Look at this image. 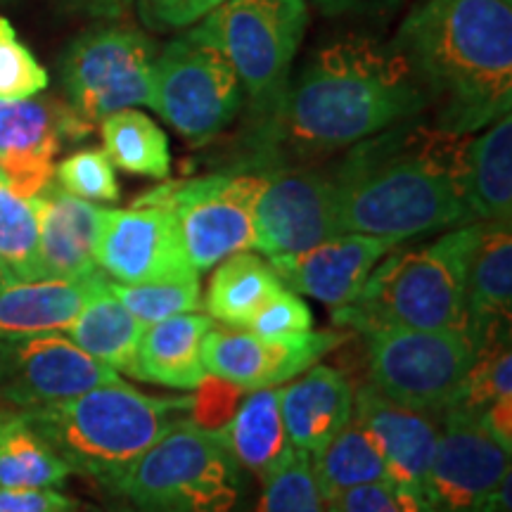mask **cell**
Masks as SVG:
<instances>
[{
	"label": "cell",
	"instance_id": "30bf717a",
	"mask_svg": "<svg viewBox=\"0 0 512 512\" xmlns=\"http://www.w3.org/2000/svg\"><path fill=\"white\" fill-rule=\"evenodd\" d=\"M245 93L228 57L192 31L162 48L152 72V110L192 145L219 138Z\"/></svg>",
	"mask_w": 512,
	"mask_h": 512
},
{
	"label": "cell",
	"instance_id": "7dc6e473",
	"mask_svg": "<svg viewBox=\"0 0 512 512\" xmlns=\"http://www.w3.org/2000/svg\"><path fill=\"white\" fill-rule=\"evenodd\" d=\"M505 3H510V0H505Z\"/></svg>",
	"mask_w": 512,
	"mask_h": 512
},
{
	"label": "cell",
	"instance_id": "9c48e42d",
	"mask_svg": "<svg viewBox=\"0 0 512 512\" xmlns=\"http://www.w3.org/2000/svg\"><path fill=\"white\" fill-rule=\"evenodd\" d=\"M264 188V171H223L164 183L133 204H157L174 214L192 271L202 275L226 256L254 249V211Z\"/></svg>",
	"mask_w": 512,
	"mask_h": 512
},
{
	"label": "cell",
	"instance_id": "1f68e13d",
	"mask_svg": "<svg viewBox=\"0 0 512 512\" xmlns=\"http://www.w3.org/2000/svg\"><path fill=\"white\" fill-rule=\"evenodd\" d=\"M0 261L19 283L46 280L38 256L34 197L17 192L3 171H0Z\"/></svg>",
	"mask_w": 512,
	"mask_h": 512
},
{
	"label": "cell",
	"instance_id": "bcb514c9",
	"mask_svg": "<svg viewBox=\"0 0 512 512\" xmlns=\"http://www.w3.org/2000/svg\"><path fill=\"white\" fill-rule=\"evenodd\" d=\"M128 3H131V0H121V5H128Z\"/></svg>",
	"mask_w": 512,
	"mask_h": 512
},
{
	"label": "cell",
	"instance_id": "e0dca14e",
	"mask_svg": "<svg viewBox=\"0 0 512 512\" xmlns=\"http://www.w3.org/2000/svg\"><path fill=\"white\" fill-rule=\"evenodd\" d=\"M91 131L88 121L57 100L0 102V171L17 192L34 197L53 181L64 140H81Z\"/></svg>",
	"mask_w": 512,
	"mask_h": 512
},
{
	"label": "cell",
	"instance_id": "484cf974",
	"mask_svg": "<svg viewBox=\"0 0 512 512\" xmlns=\"http://www.w3.org/2000/svg\"><path fill=\"white\" fill-rule=\"evenodd\" d=\"M143 330L145 325L110 292L107 280L93 292L67 328L76 347L117 373L124 370L131 377L136 370V351Z\"/></svg>",
	"mask_w": 512,
	"mask_h": 512
},
{
	"label": "cell",
	"instance_id": "44dd1931",
	"mask_svg": "<svg viewBox=\"0 0 512 512\" xmlns=\"http://www.w3.org/2000/svg\"><path fill=\"white\" fill-rule=\"evenodd\" d=\"M467 335L479 349L510 337L512 233L510 221H479L467 264Z\"/></svg>",
	"mask_w": 512,
	"mask_h": 512
},
{
	"label": "cell",
	"instance_id": "ee69618b",
	"mask_svg": "<svg viewBox=\"0 0 512 512\" xmlns=\"http://www.w3.org/2000/svg\"><path fill=\"white\" fill-rule=\"evenodd\" d=\"M12 283H17V278L8 271V266H5L3 261H0V290H3V287L12 285Z\"/></svg>",
	"mask_w": 512,
	"mask_h": 512
},
{
	"label": "cell",
	"instance_id": "5bb4252c",
	"mask_svg": "<svg viewBox=\"0 0 512 512\" xmlns=\"http://www.w3.org/2000/svg\"><path fill=\"white\" fill-rule=\"evenodd\" d=\"M95 261L107 278L124 285L200 275L192 271L174 214L157 204L100 209Z\"/></svg>",
	"mask_w": 512,
	"mask_h": 512
},
{
	"label": "cell",
	"instance_id": "ac0fdd59",
	"mask_svg": "<svg viewBox=\"0 0 512 512\" xmlns=\"http://www.w3.org/2000/svg\"><path fill=\"white\" fill-rule=\"evenodd\" d=\"M401 242L363 233H339L302 254L271 256V268L287 290L318 299L330 309L354 302L373 268Z\"/></svg>",
	"mask_w": 512,
	"mask_h": 512
},
{
	"label": "cell",
	"instance_id": "7402d4cb",
	"mask_svg": "<svg viewBox=\"0 0 512 512\" xmlns=\"http://www.w3.org/2000/svg\"><path fill=\"white\" fill-rule=\"evenodd\" d=\"M354 411V389L330 366H311L290 387H280V413L290 446L309 456L323 451L342 432Z\"/></svg>",
	"mask_w": 512,
	"mask_h": 512
},
{
	"label": "cell",
	"instance_id": "ba28073f",
	"mask_svg": "<svg viewBox=\"0 0 512 512\" xmlns=\"http://www.w3.org/2000/svg\"><path fill=\"white\" fill-rule=\"evenodd\" d=\"M370 380L401 406L441 420L456 406L477 347L465 330L366 332Z\"/></svg>",
	"mask_w": 512,
	"mask_h": 512
},
{
	"label": "cell",
	"instance_id": "836d02e7",
	"mask_svg": "<svg viewBox=\"0 0 512 512\" xmlns=\"http://www.w3.org/2000/svg\"><path fill=\"white\" fill-rule=\"evenodd\" d=\"M256 512H323L309 453L287 448L283 460L261 479Z\"/></svg>",
	"mask_w": 512,
	"mask_h": 512
},
{
	"label": "cell",
	"instance_id": "b9f144b4",
	"mask_svg": "<svg viewBox=\"0 0 512 512\" xmlns=\"http://www.w3.org/2000/svg\"><path fill=\"white\" fill-rule=\"evenodd\" d=\"M401 512H437L420 486H394Z\"/></svg>",
	"mask_w": 512,
	"mask_h": 512
},
{
	"label": "cell",
	"instance_id": "7bdbcfd3",
	"mask_svg": "<svg viewBox=\"0 0 512 512\" xmlns=\"http://www.w3.org/2000/svg\"><path fill=\"white\" fill-rule=\"evenodd\" d=\"M64 3L72 5L76 10L91 12L95 17H107V19L121 17V0H64Z\"/></svg>",
	"mask_w": 512,
	"mask_h": 512
},
{
	"label": "cell",
	"instance_id": "d6a6232c",
	"mask_svg": "<svg viewBox=\"0 0 512 512\" xmlns=\"http://www.w3.org/2000/svg\"><path fill=\"white\" fill-rule=\"evenodd\" d=\"M107 287L114 297L136 316L140 323L152 325L159 320L195 313L202 306L200 275L178 280H162V283H136L124 285L107 278Z\"/></svg>",
	"mask_w": 512,
	"mask_h": 512
},
{
	"label": "cell",
	"instance_id": "8d00e7d4",
	"mask_svg": "<svg viewBox=\"0 0 512 512\" xmlns=\"http://www.w3.org/2000/svg\"><path fill=\"white\" fill-rule=\"evenodd\" d=\"M311 328L313 313L309 304L297 292L287 290V287H283L278 294H273L245 325V330L266 337L299 335V332H309Z\"/></svg>",
	"mask_w": 512,
	"mask_h": 512
},
{
	"label": "cell",
	"instance_id": "5b68a950",
	"mask_svg": "<svg viewBox=\"0 0 512 512\" xmlns=\"http://www.w3.org/2000/svg\"><path fill=\"white\" fill-rule=\"evenodd\" d=\"M477 228L479 221L463 223L415 249L396 245L332 320L363 335L392 328L467 332V264Z\"/></svg>",
	"mask_w": 512,
	"mask_h": 512
},
{
	"label": "cell",
	"instance_id": "d6986e66",
	"mask_svg": "<svg viewBox=\"0 0 512 512\" xmlns=\"http://www.w3.org/2000/svg\"><path fill=\"white\" fill-rule=\"evenodd\" d=\"M351 418L380 448L389 482L394 486H420L422 489L434 451H437V418L387 399L370 384L354 396Z\"/></svg>",
	"mask_w": 512,
	"mask_h": 512
},
{
	"label": "cell",
	"instance_id": "52a82bcc",
	"mask_svg": "<svg viewBox=\"0 0 512 512\" xmlns=\"http://www.w3.org/2000/svg\"><path fill=\"white\" fill-rule=\"evenodd\" d=\"M110 491L128 512H235L245 482L211 430L188 420L145 451Z\"/></svg>",
	"mask_w": 512,
	"mask_h": 512
},
{
	"label": "cell",
	"instance_id": "f1b7e54d",
	"mask_svg": "<svg viewBox=\"0 0 512 512\" xmlns=\"http://www.w3.org/2000/svg\"><path fill=\"white\" fill-rule=\"evenodd\" d=\"M72 467L53 451L22 411L0 408V486L3 489H60Z\"/></svg>",
	"mask_w": 512,
	"mask_h": 512
},
{
	"label": "cell",
	"instance_id": "3957f363",
	"mask_svg": "<svg viewBox=\"0 0 512 512\" xmlns=\"http://www.w3.org/2000/svg\"><path fill=\"white\" fill-rule=\"evenodd\" d=\"M394 46L437 107L434 126L475 133L512 105V12L505 0H427Z\"/></svg>",
	"mask_w": 512,
	"mask_h": 512
},
{
	"label": "cell",
	"instance_id": "d4e9b609",
	"mask_svg": "<svg viewBox=\"0 0 512 512\" xmlns=\"http://www.w3.org/2000/svg\"><path fill=\"white\" fill-rule=\"evenodd\" d=\"M211 434L242 470L264 479L290 448L280 413V387L249 392L238 411Z\"/></svg>",
	"mask_w": 512,
	"mask_h": 512
},
{
	"label": "cell",
	"instance_id": "e575fe53",
	"mask_svg": "<svg viewBox=\"0 0 512 512\" xmlns=\"http://www.w3.org/2000/svg\"><path fill=\"white\" fill-rule=\"evenodd\" d=\"M55 183L86 202H119L121 188L105 150H79L55 166Z\"/></svg>",
	"mask_w": 512,
	"mask_h": 512
},
{
	"label": "cell",
	"instance_id": "8992f818",
	"mask_svg": "<svg viewBox=\"0 0 512 512\" xmlns=\"http://www.w3.org/2000/svg\"><path fill=\"white\" fill-rule=\"evenodd\" d=\"M306 24V0H226L192 29L233 64L256 121V143L283 107Z\"/></svg>",
	"mask_w": 512,
	"mask_h": 512
},
{
	"label": "cell",
	"instance_id": "83f0119b",
	"mask_svg": "<svg viewBox=\"0 0 512 512\" xmlns=\"http://www.w3.org/2000/svg\"><path fill=\"white\" fill-rule=\"evenodd\" d=\"M283 287L271 264L245 249L216 264L204 306L211 318L228 328H245L249 318Z\"/></svg>",
	"mask_w": 512,
	"mask_h": 512
},
{
	"label": "cell",
	"instance_id": "9a60e30c",
	"mask_svg": "<svg viewBox=\"0 0 512 512\" xmlns=\"http://www.w3.org/2000/svg\"><path fill=\"white\" fill-rule=\"evenodd\" d=\"M342 332H299L266 337L245 328H211L202 344V363L209 377L235 389L278 387L306 373L344 342Z\"/></svg>",
	"mask_w": 512,
	"mask_h": 512
},
{
	"label": "cell",
	"instance_id": "277c9868",
	"mask_svg": "<svg viewBox=\"0 0 512 512\" xmlns=\"http://www.w3.org/2000/svg\"><path fill=\"white\" fill-rule=\"evenodd\" d=\"M192 411V396L145 394L119 380L22 413L72 472L110 489L145 451L188 422Z\"/></svg>",
	"mask_w": 512,
	"mask_h": 512
},
{
	"label": "cell",
	"instance_id": "ffe728a7",
	"mask_svg": "<svg viewBox=\"0 0 512 512\" xmlns=\"http://www.w3.org/2000/svg\"><path fill=\"white\" fill-rule=\"evenodd\" d=\"M34 204L43 278L79 280L98 273L95 238L102 207L69 195L53 181L34 195Z\"/></svg>",
	"mask_w": 512,
	"mask_h": 512
},
{
	"label": "cell",
	"instance_id": "603a6c76",
	"mask_svg": "<svg viewBox=\"0 0 512 512\" xmlns=\"http://www.w3.org/2000/svg\"><path fill=\"white\" fill-rule=\"evenodd\" d=\"M211 328L214 318L200 313H183L147 325L138 342L133 377L181 392L197 389L207 377L202 344Z\"/></svg>",
	"mask_w": 512,
	"mask_h": 512
},
{
	"label": "cell",
	"instance_id": "6da1fadb",
	"mask_svg": "<svg viewBox=\"0 0 512 512\" xmlns=\"http://www.w3.org/2000/svg\"><path fill=\"white\" fill-rule=\"evenodd\" d=\"M472 138L406 119L351 145L330 171L339 230L403 242L475 223L467 204Z\"/></svg>",
	"mask_w": 512,
	"mask_h": 512
},
{
	"label": "cell",
	"instance_id": "4316f807",
	"mask_svg": "<svg viewBox=\"0 0 512 512\" xmlns=\"http://www.w3.org/2000/svg\"><path fill=\"white\" fill-rule=\"evenodd\" d=\"M467 204L472 221L512 219V119L505 114L484 136L472 138L467 155Z\"/></svg>",
	"mask_w": 512,
	"mask_h": 512
},
{
	"label": "cell",
	"instance_id": "4fadbf2b",
	"mask_svg": "<svg viewBox=\"0 0 512 512\" xmlns=\"http://www.w3.org/2000/svg\"><path fill=\"white\" fill-rule=\"evenodd\" d=\"M266 188L254 211V249L271 256L302 254L342 233L330 171L313 166L264 169Z\"/></svg>",
	"mask_w": 512,
	"mask_h": 512
},
{
	"label": "cell",
	"instance_id": "8fae6325",
	"mask_svg": "<svg viewBox=\"0 0 512 512\" xmlns=\"http://www.w3.org/2000/svg\"><path fill=\"white\" fill-rule=\"evenodd\" d=\"M155 60V43L126 24L83 31L62 57L69 107L91 126L126 107H152Z\"/></svg>",
	"mask_w": 512,
	"mask_h": 512
},
{
	"label": "cell",
	"instance_id": "60d3db41",
	"mask_svg": "<svg viewBox=\"0 0 512 512\" xmlns=\"http://www.w3.org/2000/svg\"><path fill=\"white\" fill-rule=\"evenodd\" d=\"M328 17H387L399 8L401 0H313Z\"/></svg>",
	"mask_w": 512,
	"mask_h": 512
},
{
	"label": "cell",
	"instance_id": "d590c367",
	"mask_svg": "<svg viewBox=\"0 0 512 512\" xmlns=\"http://www.w3.org/2000/svg\"><path fill=\"white\" fill-rule=\"evenodd\" d=\"M48 72L0 15V102L27 100L48 88Z\"/></svg>",
	"mask_w": 512,
	"mask_h": 512
},
{
	"label": "cell",
	"instance_id": "f6af8a7d",
	"mask_svg": "<svg viewBox=\"0 0 512 512\" xmlns=\"http://www.w3.org/2000/svg\"><path fill=\"white\" fill-rule=\"evenodd\" d=\"M323 512H335V510H330V508H325V505H323Z\"/></svg>",
	"mask_w": 512,
	"mask_h": 512
},
{
	"label": "cell",
	"instance_id": "ab89813d",
	"mask_svg": "<svg viewBox=\"0 0 512 512\" xmlns=\"http://www.w3.org/2000/svg\"><path fill=\"white\" fill-rule=\"evenodd\" d=\"M0 512H79V503L57 489H3L0 486Z\"/></svg>",
	"mask_w": 512,
	"mask_h": 512
},
{
	"label": "cell",
	"instance_id": "f35d334b",
	"mask_svg": "<svg viewBox=\"0 0 512 512\" xmlns=\"http://www.w3.org/2000/svg\"><path fill=\"white\" fill-rule=\"evenodd\" d=\"M335 512H401L392 482H370L342 491L325 503Z\"/></svg>",
	"mask_w": 512,
	"mask_h": 512
},
{
	"label": "cell",
	"instance_id": "f546056e",
	"mask_svg": "<svg viewBox=\"0 0 512 512\" xmlns=\"http://www.w3.org/2000/svg\"><path fill=\"white\" fill-rule=\"evenodd\" d=\"M311 470L323 505L354 486L389 482L380 448L354 418L323 451L311 456Z\"/></svg>",
	"mask_w": 512,
	"mask_h": 512
},
{
	"label": "cell",
	"instance_id": "74e56055",
	"mask_svg": "<svg viewBox=\"0 0 512 512\" xmlns=\"http://www.w3.org/2000/svg\"><path fill=\"white\" fill-rule=\"evenodd\" d=\"M226 0H138V15L147 29L166 34L192 27Z\"/></svg>",
	"mask_w": 512,
	"mask_h": 512
},
{
	"label": "cell",
	"instance_id": "2e32d148",
	"mask_svg": "<svg viewBox=\"0 0 512 512\" xmlns=\"http://www.w3.org/2000/svg\"><path fill=\"white\" fill-rule=\"evenodd\" d=\"M422 491L437 512H479L512 475L510 453L470 415L448 411Z\"/></svg>",
	"mask_w": 512,
	"mask_h": 512
},
{
	"label": "cell",
	"instance_id": "7a4b0ae2",
	"mask_svg": "<svg viewBox=\"0 0 512 512\" xmlns=\"http://www.w3.org/2000/svg\"><path fill=\"white\" fill-rule=\"evenodd\" d=\"M430 107L425 86L394 43L347 36L320 48L294 83L259 140L264 155L285 145L294 155H325Z\"/></svg>",
	"mask_w": 512,
	"mask_h": 512
},
{
	"label": "cell",
	"instance_id": "7c38bea8",
	"mask_svg": "<svg viewBox=\"0 0 512 512\" xmlns=\"http://www.w3.org/2000/svg\"><path fill=\"white\" fill-rule=\"evenodd\" d=\"M119 380L117 370L60 332L0 337V399L19 411L55 406Z\"/></svg>",
	"mask_w": 512,
	"mask_h": 512
},
{
	"label": "cell",
	"instance_id": "cb8c5ba5",
	"mask_svg": "<svg viewBox=\"0 0 512 512\" xmlns=\"http://www.w3.org/2000/svg\"><path fill=\"white\" fill-rule=\"evenodd\" d=\"M98 271L79 280H31L0 290V337L62 332L74 323L83 304L105 283Z\"/></svg>",
	"mask_w": 512,
	"mask_h": 512
},
{
	"label": "cell",
	"instance_id": "4dcf8cb0",
	"mask_svg": "<svg viewBox=\"0 0 512 512\" xmlns=\"http://www.w3.org/2000/svg\"><path fill=\"white\" fill-rule=\"evenodd\" d=\"M102 140L110 162L126 174L145 178H169L171 152L169 138L155 119L131 110H119L102 119Z\"/></svg>",
	"mask_w": 512,
	"mask_h": 512
}]
</instances>
